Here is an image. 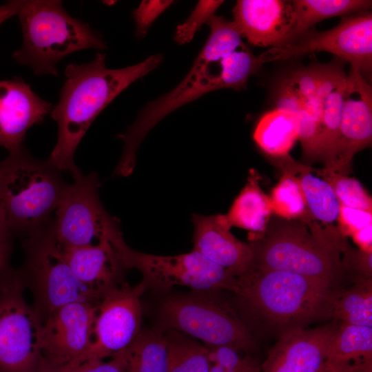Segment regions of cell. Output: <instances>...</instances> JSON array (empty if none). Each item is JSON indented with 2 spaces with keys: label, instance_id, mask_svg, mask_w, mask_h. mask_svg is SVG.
I'll return each mask as SVG.
<instances>
[{
  "label": "cell",
  "instance_id": "d6a6232c",
  "mask_svg": "<svg viewBox=\"0 0 372 372\" xmlns=\"http://www.w3.org/2000/svg\"><path fill=\"white\" fill-rule=\"evenodd\" d=\"M210 33L203 49L218 62L222 58L245 45L234 21L214 15L207 22Z\"/></svg>",
  "mask_w": 372,
  "mask_h": 372
},
{
  "label": "cell",
  "instance_id": "6da1fadb",
  "mask_svg": "<svg viewBox=\"0 0 372 372\" xmlns=\"http://www.w3.org/2000/svg\"><path fill=\"white\" fill-rule=\"evenodd\" d=\"M161 54L149 56L137 64L119 69L106 67L105 55L99 53L86 63H70L59 101L52 109L57 123L58 138L48 161L56 169L74 173V156L88 128L120 93L147 75L163 61Z\"/></svg>",
  "mask_w": 372,
  "mask_h": 372
},
{
  "label": "cell",
  "instance_id": "ac0fdd59",
  "mask_svg": "<svg viewBox=\"0 0 372 372\" xmlns=\"http://www.w3.org/2000/svg\"><path fill=\"white\" fill-rule=\"evenodd\" d=\"M232 12L241 37L253 45L284 46L293 25L291 1L238 0Z\"/></svg>",
  "mask_w": 372,
  "mask_h": 372
},
{
  "label": "cell",
  "instance_id": "ffe728a7",
  "mask_svg": "<svg viewBox=\"0 0 372 372\" xmlns=\"http://www.w3.org/2000/svg\"><path fill=\"white\" fill-rule=\"evenodd\" d=\"M58 245L76 278L98 300L123 282L124 267L111 239L87 247Z\"/></svg>",
  "mask_w": 372,
  "mask_h": 372
},
{
  "label": "cell",
  "instance_id": "603a6c76",
  "mask_svg": "<svg viewBox=\"0 0 372 372\" xmlns=\"http://www.w3.org/2000/svg\"><path fill=\"white\" fill-rule=\"evenodd\" d=\"M272 213L269 196L258 184V176L251 170L247 182L224 214L228 225L247 230L255 241L262 238Z\"/></svg>",
  "mask_w": 372,
  "mask_h": 372
},
{
  "label": "cell",
  "instance_id": "4dcf8cb0",
  "mask_svg": "<svg viewBox=\"0 0 372 372\" xmlns=\"http://www.w3.org/2000/svg\"><path fill=\"white\" fill-rule=\"evenodd\" d=\"M219 76L223 88L237 91L245 89L249 78L257 73L262 63L245 44L222 58L219 61Z\"/></svg>",
  "mask_w": 372,
  "mask_h": 372
},
{
  "label": "cell",
  "instance_id": "ee69618b",
  "mask_svg": "<svg viewBox=\"0 0 372 372\" xmlns=\"http://www.w3.org/2000/svg\"><path fill=\"white\" fill-rule=\"evenodd\" d=\"M5 231H8V230L6 228V225H5L3 218H2L1 214L0 213V232Z\"/></svg>",
  "mask_w": 372,
  "mask_h": 372
},
{
  "label": "cell",
  "instance_id": "7c38bea8",
  "mask_svg": "<svg viewBox=\"0 0 372 372\" xmlns=\"http://www.w3.org/2000/svg\"><path fill=\"white\" fill-rule=\"evenodd\" d=\"M145 290L142 282L130 286L124 281L110 290L98 304L93 339L89 349L65 365L105 360L126 349L141 331L140 298Z\"/></svg>",
  "mask_w": 372,
  "mask_h": 372
},
{
  "label": "cell",
  "instance_id": "60d3db41",
  "mask_svg": "<svg viewBox=\"0 0 372 372\" xmlns=\"http://www.w3.org/2000/svg\"><path fill=\"white\" fill-rule=\"evenodd\" d=\"M19 1H9L0 6V25L7 19L17 14Z\"/></svg>",
  "mask_w": 372,
  "mask_h": 372
},
{
  "label": "cell",
  "instance_id": "83f0119b",
  "mask_svg": "<svg viewBox=\"0 0 372 372\" xmlns=\"http://www.w3.org/2000/svg\"><path fill=\"white\" fill-rule=\"evenodd\" d=\"M332 313L342 323L372 327L371 278H364L337 297Z\"/></svg>",
  "mask_w": 372,
  "mask_h": 372
},
{
  "label": "cell",
  "instance_id": "e575fe53",
  "mask_svg": "<svg viewBox=\"0 0 372 372\" xmlns=\"http://www.w3.org/2000/svg\"><path fill=\"white\" fill-rule=\"evenodd\" d=\"M223 2L224 1H199L187 19L176 27L174 41L179 45L189 43L201 25L207 23Z\"/></svg>",
  "mask_w": 372,
  "mask_h": 372
},
{
  "label": "cell",
  "instance_id": "e0dca14e",
  "mask_svg": "<svg viewBox=\"0 0 372 372\" xmlns=\"http://www.w3.org/2000/svg\"><path fill=\"white\" fill-rule=\"evenodd\" d=\"M51 110V103L20 77L0 80V147L9 153L21 148L27 131Z\"/></svg>",
  "mask_w": 372,
  "mask_h": 372
},
{
  "label": "cell",
  "instance_id": "44dd1931",
  "mask_svg": "<svg viewBox=\"0 0 372 372\" xmlns=\"http://www.w3.org/2000/svg\"><path fill=\"white\" fill-rule=\"evenodd\" d=\"M347 74L339 60L319 63L318 90L321 108L320 159L332 157L339 137Z\"/></svg>",
  "mask_w": 372,
  "mask_h": 372
},
{
  "label": "cell",
  "instance_id": "d590c367",
  "mask_svg": "<svg viewBox=\"0 0 372 372\" xmlns=\"http://www.w3.org/2000/svg\"><path fill=\"white\" fill-rule=\"evenodd\" d=\"M211 364L242 372H261V366L249 356H240L237 350L228 347H207Z\"/></svg>",
  "mask_w": 372,
  "mask_h": 372
},
{
  "label": "cell",
  "instance_id": "b9f144b4",
  "mask_svg": "<svg viewBox=\"0 0 372 372\" xmlns=\"http://www.w3.org/2000/svg\"><path fill=\"white\" fill-rule=\"evenodd\" d=\"M347 372H372V359L356 363Z\"/></svg>",
  "mask_w": 372,
  "mask_h": 372
},
{
  "label": "cell",
  "instance_id": "d6986e66",
  "mask_svg": "<svg viewBox=\"0 0 372 372\" xmlns=\"http://www.w3.org/2000/svg\"><path fill=\"white\" fill-rule=\"evenodd\" d=\"M193 250L238 277L253 267V244L237 239L230 231L224 214H193Z\"/></svg>",
  "mask_w": 372,
  "mask_h": 372
},
{
  "label": "cell",
  "instance_id": "f6af8a7d",
  "mask_svg": "<svg viewBox=\"0 0 372 372\" xmlns=\"http://www.w3.org/2000/svg\"><path fill=\"white\" fill-rule=\"evenodd\" d=\"M318 372H331L329 370H328L325 366H324V364L323 365V366L321 368V369L320 371H318Z\"/></svg>",
  "mask_w": 372,
  "mask_h": 372
},
{
  "label": "cell",
  "instance_id": "836d02e7",
  "mask_svg": "<svg viewBox=\"0 0 372 372\" xmlns=\"http://www.w3.org/2000/svg\"><path fill=\"white\" fill-rule=\"evenodd\" d=\"M125 350L108 361L92 360L76 365L53 366L40 358L37 372H126Z\"/></svg>",
  "mask_w": 372,
  "mask_h": 372
},
{
  "label": "cell",
  "instance_id": "74e56055",
  "mask_svg": "<svg viewBox=\"0 0 372 372\" xmlns=\"http://www.w3.org/2000/svg\"><path fill=\"white\" fill-rule=\"evenodd\" d=\"M338 222L342 233L352 236L355 231L372 224V212L340 205Z\"/></svg>",
  "mask_w": 372,
  "mask_h": 372
},
{
  "label": "cell",
  "instance_id": "8d00e7d4",
  "mask_svg": "<svg viewBox=\"0 0 372 372\" xmlns=\"http://www.w3.org/2000/svg\"><path fill=\"white\" fill-rule=\"evenodd\" d=\"M172 3L173 1L166 0L142 1L132 12L136 25V37L139 39L145 37L152 23Z\"/></svg>",
  "mask_w": 372,
  "mask_h": 372
},
{
  "label": "cell",
  "instance_id": "4316f807",
  "mask_svg": "<svg viewBox=\"0 0 372 372\" xmlns=\"http://www.w3.org/2000/svg\"><path fill=\"white\" fill-rule=\"evenodd\" d=\"M125 351L126 372L168 371L167 335L158 331H141Z\"/></svg>",
  "mask_w": 372,
  "mask_h": 372
},
{
  "label": "cell",
  "instance_id": "ba28073f",
  "mask_svg": "<svg viewBox=\"0 0 372 372\" xmlns=\"http://www.w3.org/2000/svg\"><path fill=\"white\" fill-rule=\"evenodd\" d=\"M72 175L74 180L67 185L56 209L52 231L56 242L63 247H92L120 233L118 220L100 201L97 174L85 175L78 169Z\"/></svg>",
  "mask_w": 372,
  "mask_h": 372
},
{
  "label": "cell",
  "instance_id": "2e32d148",
  "mask_svg": "<svg viewBox=\"0 0 372 372\" xmlns=\"http://www.w3.org/2000/svg\"><path fill=\"white\" fill-rule=\"evenodd\" d=\"M335 331L329 325L314 329L289 327L269 350L261 372H318Z\"/></svg>",
  "mask_w": 372,
  "mask_h": 372
},
{
  "label": "cell",
  "instance_id": "277c9868",
  "mask_svg": "<svg viewBox=\"0 0 372 372\" xmlns=\"http://www.w3.org/2000/svg\"><path fill=\"white\" fill-rule=\"evenodd\" d=\"M237 278L238 295L276 324L300 323L332 313L337 298L332 283L289 271L252 267Z\"/></svg>",
  "mask_w": 372,
  "mask_h": 372
},
{
  "label": "cell",
  "instance_id": "1f68e13d",
  "mask_svg": "<svg viewBox=\"0 0 372 372\" xmlns=\"http://www.w3.org/2000/svg\"><path fill=\"white\" fill-rule=\"evenodd\" d=\"M313 171L329 183L340 205L372 212L371 197L358 180L325 169Z\"/></svg>",
  "mask_w": 372,
  "mask_h": 372
},
{
  "label": "cell",
  "instance_id": "f546056e",
  "mask_svg": "<svg viewBox=\"0 0 372 372\" xmlns=\"http://www.w3.org/2000/svg\"><path fill=\"white\" fill-rule=\"evenodd\" d=\"M282 174L269 196L272 213L287 220L304 223L311 217L300 184L291 174Z\"/></svg>",
  "mask_w": 372,
  "mask_h": 372
},
{
  "label": "cell",
  "instance_id": "5bb4252c",
  "mask_svg": "<svg viewBox=\"0 0 372 372\" xmlns=\"http://www.w3.org/2000/svg\"><path fill=\"white\" fill-rule=\"evenodd\" d=\"M372 140V90L355 69L347 75V86L338 143L326 170L348 174L354 155L371 145Z\"/></svg>",
  "mask_w": 372,
  "mask_h": 372
},
{
  "label": "cell",
  "instance_id": "4fadbf2b",
  "mask_svg": "<svg viewBox=\"0 0 372 372\" xmlns=\"http://www.w3.org/2000/svg\"><path fill=\"white\" fill-rule=\"evenodd\" d=\"M98 304L72 302L48 315L41 329L40 358L63 366L86 352L93 339Z\"/></svg>",
  "mask_w": 372,
  "mask_h": 372
},
{
  "label": "cell",
  "instance_id": "30bf717a",
  "mask_svg": "<svg viewBox=\"0 0 372 372\" xmlns=\"http://www.w3.org/2000/svg\"><path fill=\"white\" fill-rule=\"evenodd\" d=\"M327 52L348 61L351 68L366 78L372 67V14L369 11L344 17L333 28L322 32L307 31L292 43L272 48L258 56L262 64L277 60Z\"/></svg>",
  "mask_w": 372,
  "mask_h": 372
},
{
  "label": "cell",
  "instance_id": "7402d4cb",
  "mask_svg": "<svg viewBox=\"0 0 372 372\" xmlns=\"http://www.w3.org/2000/svg\"><path fill=\"white\" fill-rule=\"evenodd\" d=\"M269 158L282 172L291 174L298 181L311 219L330 227L338 221L340 204L328 182L314 176L311 167L296 161L289 154Z\"/></svg>",
  "mask_w": 372,
  "mask_h": 372
},
{
  "label": "cell",
  "instance_id": "484cf974",
  "mask_svg": "<svg viewBox=\"0 0 372 372\" xmlns=\"http://www.w3.org/2000/svg\"><path fill=\"white\" fill-rule=\"evenodd\" d=\"M253 138L269 157L289 154L298 139L296 121L289 112L275 107L260 117L254 129Z\"/></svg>",
  "mask_w": 372,
  "mask_h": 372
},
{
  "label": "cell",
  "instance_id": "8fae6325",
  "mask_svg": "<svg viewBox=\"0 0 372 372\" xmlns=\"http://www.w3.org/2000/svg\"><path fill=\"white\" fill-rule=\"evenodd\" d=\"M28 272L31 275L37 302L46 317L72 302L100 301L76 278L63 256L52 230L39 231L25 243Z\"/></svg>",
  "mask_w": 372,
  "mask_h": 372
},
{
  "label": "cell",
  "instance_id": "f1b7e54d",
  "mask_svg": "<svg viewBox=\"0 0 372 372\" xmlns=\"http://www.w3.org/2000/svg\"><path fill=\"white\" fill-rule=\"evenodd\" d=\"M168 341L167 372H209L211 362L205 346L176 331L167 335Z\"/></svg>",
  "mask_w": 372,
  "mask_h": 372
},
{
  "label": "cell",
  "instance_id": "7bdbcfd3",
  "mask_svg": "<svg viewBox=\"0 0 372 372\" xmlns=\"http://www.w3.org/2000/svg\"><path fill=\"white\" fill-rule=\"evenodd\" d=\"M209 372H242L234 370L226 369L216 364H211Z\"/></svg>",
  "mask_w": 372,
  "mask_h": 372
},
{
  "label": "cell",
  "instance_id": "9c48e42d",
  "mask_svg": "<svg viewBox=\"0 0 372 372\" xmlns=\"http://www.w3.org/2000/svg\"><path fill=\"white\" fill-rule=\"evenodd\" d=\"M19 273L0 277V372H37L43 323L23 297Z\"/></svg>",
  "mask_w": 372,
  "mask_h": 372
},
{
  "label": "cell",
  "instance_id": "3957f363",
  "mask_svg": "<svg viewBox=\"0 0 372 372\" xmlns=\"http://www.w3.org/2000/svg\"><path fill=\"white\" fill-rule=\"evenodd\" d=\"M59 172L22 147L0 163V213L10 234L39 232L67 186Z\"/></svg>",
  "mask_w": 372,
  "mask_h": 372
},
{
  "label": "cell",
  "instance_id": "f35d334b",
  "mask_svg": "<svg viewBox=\"0 0 372 372\" xmlns=\"http://www.w3.org/2000/svg\"><path fill=\"white\" fill-rule=\"evenodd\" d=\"M11 234L8 231L0 232V277L8 269Z\"/></svg>",
  "mask_w": 372,
  "mask_h": 372
},
{
  "label": "cell",
  "instance_id": "9a60e30c",
  "mask_svg": "<svg viewBox=\"0 0 372 372\" xmlns=\"http://www.w3.org/2000/svg\"><path fill=\"white\" fill-rule=\"evenodd\" d=\"M319 63L300 68L278 84L276 107L293 116L304 157L320 159L321 108L318 90Z\"/></svg>",
  "mask_w": 372,
  "mask_h": 372
},
{
  "label": "cell",
  "instance_id": "5b68a950",
  "mask_svg": "<svg viewBox=\"0 0 372 372\" xmlns=\"http://www.w3.org/2000/svg\"><path fill=\"white\" fill-rule=\"evenodd\" d=\"M310 233L300 222H281L267 227L253 244V267L298 273L333 283L340 268L338 257L321 228Z\"/></svg>",
  "mask_w": 372,
  "mask_h": 372
},
{
  "label": "cell",
  "instance_id": "7a4b0ae2",
  "mask_svg": "<svg viewBox=\"0 0 372 372\" xmlns=\"http://www.w3.org/2000/svg\"><path fill=\"white\" fill-rule=\"evenodd\" d=\"M17 15L23 41L13 58L37 75L57 76V64L68 55L88 48H106L101 37L87 23L70 15L61 1H19Z\"/></svg>",
  "mask_w": 372,
  "mask_h": 372
},
{
  "label": "cell",
  "instance_id": "8992f818",
  "mask_svg": "<svg viewBox=\"0 0 372 372\" xmlns=\"http://www.w3.org/2000/svg\"><path fill=\"white\" fill-rule=\"evenodd\" d=\"M211 291L170 296L159 313L164 324L203 341L206 347L228 346L237 351L254 347L246 324Z\"/></svg>",
  "mask_w": 372,
  "mask_h": 372
},
{
  "label": "cell",
  "instance_id": "ab89813d",
  "mask_svg": "<svg viewBox=\"0 0 372 372\" xmlns=\"http://www.w3.org/2000/svg\"><path fill=\"white\" fill-rule=\"evenodd\" d=\"M371 231L372 224H370L352 235L354 240L362 247L363 251H371Z\"/></svg>",
  "mask_w": 372,
  "mask_h": 372
},
{
  "label": "cell",
  "instance_id": "d4e9b609",
  "mask_svg": "<svg viewBox=\"0 0 372 372\" xmlns=\"http://www.w3.org/2000/svg\"><path fill=\"white\" fill-rule=\"evenodd\" d=\"M291 3L293 12V25L282 47L294 42L309 31L311 27L322 20L369 11L372 5V1L369 0H293Z\"/></svg>",
  "mask_w": 372,
  "mask_h": 372
},
{
  "label": "cell",
  "instance_id": "52a82bcc",
  "mask_svg": "<svg viewBox=\"0 0 372 372\" xmlns=\"http://www.w3.org/2000/svg\"><path fill=\"white\" fill-rule=\"evenodd\" d=\"M111 241L124 268H135L141 273L146 289L185 286L196 291L225 289L239 293L238 280L233 273L194 250L172 256H156L131 249L121 233Z\"/></svg>",
  "mask_w": 372,
  "mask_h": 372
},
{
  "label": "cell",
  "instance_id": "cb8c5ba5",
  "mask_svg": "<svg viewBox=\"0 0 372 372\" xmlns=\"http://www.w3.org/2000/svg\"><path fill=\"white\" fill-rule=\"evenodd\" d=\"M371 359L372 327L342 323L330 340L324 364L331 372H347Z\"/></svg>",
  "mask_w": 372,
  "mask_h": 372
}]
</instances>
